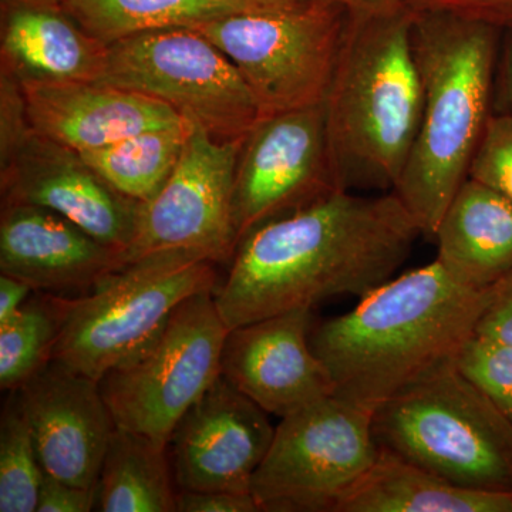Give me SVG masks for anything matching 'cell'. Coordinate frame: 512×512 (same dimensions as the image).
<instances>
[{
    "instance_id": "6da1fadb",
    "label": "cell",
    "mask_w": 512,
    "mask_h": 512,
    "mask_svg": "<svg viewBox=\"0 0 512 512\" xmlns=\"http://www.w3.org/2000/svg\"><path fill=\"white\" fill-rule=\"evenodd\" d=\"M423 235L393 191L338 190L239 241L214 301L229 330L392 279Z\"/></svg>"
},
{
    "instance_id": "7a4b0ae2",
    "label": "cell",
    "mask_w": 512,
    "mask_h": 512,
    "mask_svg": "<svg viewBox=\"0 0 512 512\" xmlns=\"http://www.w3.org/2000/svg\"><path fill=\"white\" fill-rule=\"evenodd\" d=\"M487 289L461 284L434 259L360 296L311 332L333 394L375 410L394 394L456 365L476 335Z\"/></svg>"
},
{
    "instance_id": "3957f363",
    "label": "cell",
    "mask_w": 512,
    "mask_h": 512,
    "mask_svg": "<svg viewBox=\"0 0 512 512\" xmlns=\"http://www.w3.org/2000/svg\"><path fill=\"white\" fill-rule=\"evenodd\" d=\"M413 12L350 16L323 101L339 187L390 192L419 131L423 86L413 49Z\"/></svg>"
},
{
    "instance_id": "277c9868",
    "label": "cell",
    "mask_w": 512,
    "mask_h": 512,
    "mask_svg": "<svg viewBox=\"0 0 512 512\" xmlns=\"http://www.w3.org/2000/svg\"><path fill=\"white\" fill-rule=\"evenodd\" d=\"M413 49L423 111L412 153L394 194L423 235L434 238L493 114L504 33L437 13H413Z\"/></svg>"
},
{
    "instance_id": "5b68a950",
    "label": "cell",
    "mask_w": 512,
    "mask_h": 512,
    "mask_svg": "<svg viewBox=\"0 0 512 512\" xmlns=\"http://www.w3.org/2000/svg\"><path fill=\"white\" fill-rule=\"evenodd\" d=\"M380 448L468 490L512 493V424L457 365L373 410Z\"/></svg>"
},
{
    "instance_id": "8992f818",
    "label": "cell",
    "mask_w": 512,
    "mask_h": 512,
    "mask_svg": "<svg viewBox=\"0 0 512 512\" xmlns=\"http://www.w3.org/2000/svg\"><path fill=\"white\" fill-rule=\"evenodd\" d=\"M218 284L212 262L158 252L128 262L86 295H52L59 319L52 360L100 382L140 352L185 299Z\"/></svg>"
},
{
    "instance_id": "52a82bcc",
    "label": "cell",
    "mask_w": 512,
    "mask_h": 512,
    "mask_svg": "<svg viewBox=\"0 0 512 512\" xmlns=\"http://www.w3.org/2000/svg\"><path fill=\"white\" fill-rule=\"evenodd\" d=\"M348 20L333 0H291L194 30L235 64L265 119L323 104Z\"/></svg>"
},
{
    "instance_id": "ba28073f",
    "label": "cell",
    "mask_w": 512,
    "mask_h": 512,
    "mask_svg": "<svg viewBox=\"0 0 512 512\" xmlns=\"http://www.w3.org/2000/svg\"><path fill=\"white\" fill-rule=\"evenodd\" d=\"M212 293L185 299L140 352L101 377L119 429L168 447L178 421L221 376L229 329Z\"/></svg>"
},
{
    "instance_id": "9c48e42d",
    "label": "cell",
    "mask_w": 512,
    "mask_h": 512,
    "mask_svg": "<svg viewBox=\"0 0 512 512\" xmlns=\"http://www.w3.org/2000/svg\"><path fill=\"white\" fill-rule=\"evenodd\" d=\"M101 82L163 101L218 140H239L261 120L235 64L194 29L138 33L107 45Z\"/></svg>"
},
{
    "instance_id": "30bf717a",
    "label": "cell",
    "mask_w": 512,
    "mask_h": 512,
    "mask_svg": "<svg viewBox=\"0 0 512 512\" xmlns=\"http://www.w3.org/2000/svg\"><path fill=\"white\" fill-rule=\"evenodd\" d=\"M379 453L372 410L329 394L282 419L251 493L259 511L336 512Z\"/></svg>"
},
{
    "instance_id": "8fae6325",
    "label": "cell",
    "mask_w": 512,
    "mask_h": 512,
    "mask_svg": "<svg viewBox=\"0 0 512 512\" xmlns=\"http://www.w3.org/2000/svg\"><path fill=\"white\" fill-rule=\"evenodd\" d=\"M244 138L218 140L194 127L161 190L141 202L128 262L158 252H185L231 264L239 244L234 221L235 171Z\"/></svg>"
},
{
    "instance_id": "7c38bea8",
    "label": "cell",
    "mask_w": 512,
    "mask_h": 512,
    "mask_svg": "<svg viewBox=\"0 0 512 512\" xmlns=\"http://www.w3.org/2000/svg\"><path fill=\"white\" fill-rule=\"evenodd\" d=\"M338 190L323 104L259 120L244 138L235 171L239 241Z\"/></svg>"
},
{
    "instance_id": "4fadbf2b",
    "label": "cell",
    "mask_w": 512,
    "mask_h": 512,
    "mask_svg": "<svg viewBox=\"0 0 512 512\" xmlns=\"http://www.w3.org/2000/svg\"><path fill=\"white\" fill-rule=\"evenodd\" d=\"M0 190L2 204L55 211L124 255L136 234L141 202L114 190L82 154L40 136L33 127L0 154Z\"/></svg>"
},
{
    "instance_id": "5bb4252c",
    "label": "cell",
    "mask_w": 512,
    "mask_h": 512,
    "mask_svg": "<svg viewBox=\"0 0 512 512\" xmlns=\"http://www.w3.org/2000/svg\"><path fill=\"white\" fill-rule=\"evenodd\" d=\"M274 436L268 413L221 375L178 421L168 443L177 491L252 494Z\"/></svg>"
},
{
    "instance_id": "9a60e30c",
    "label": "cell",
    "mask_w": 512,
    "mask_h": 512,
    "mask_svg": "<svg viewBox=\"0 0 512 512\" xmlns=\"http://www.w3.org/2000/svg\"><path fill=\"white\" fill-rule=\"evenodd\" d=\"M16 392L45 473L97 487L117 429L99 382L52 360Z\"/></svg>"
},
{
    "instance_id": "2e32d148",
    "label": "cell",
    "mask_w": 512,
    "mask_h": 512,
    "mask_svg": "<svg viewBox=\"0 0 512 512\" xmlns=\"http://www.w3.org/2000/svg\"><path fill=\"white\" fill-rule=\"evenodd\" d=\"M312 323V309H295L229 330L221 375L281 419L333 394L328 369L311 346Z\"/></svg>"
},
{
    "instance_id": "e0dca14e",
    "label": "cell",
    "mask_w": 512,
    "mask_h": 512,
    "mask_svg": "<svg viewBox=\"0 0 512 512\" xmlns=\"http://www.w3.org/2000/svg\"><path fill=\"white\" fill-rule=\"evenodd\" d=\"M127 265L126 255L47 208L2 204L0 272L49 295H86Z\"/></svg>"
},
{
    "instance_id": "ac0fdd59",
    "label": "cell",
    "mask_w": 512,
    "mask_h": 512,
    "mask_svg": "<svg viewBox=\"0 0 512 512\" xmlns=\"http://www.w3.org/2000/svg\"><path fill=\"white\" fill-rule=\"evenodd\" d=\"M20 86L33 130L80 154L185 120L163 101L101 80Z\"/></svg>"
},
{
    "instance_id": "d6986e66",
    "label": "cell",
    "mask_w": 512,
    "mask_h": 512,
    "mask_svg": "<svg viewBox=\"0 0 512 512\" xmlns=\"http://www.w3.org/2000/svg\"><path fill=\"white\" fill-rule=\"evenodd\" d=\"M0 55L19 83L93 82L103 77L107 45L62 6L3 0Z\"/></svg>"
},
{
    "instance_id": "ffe728a7",
    "label": "cell",
    "mask_w": 512,
    "mask_h": 512,
    "mask_svg": "<svg viewBox=\"0 0 512 512\" xmlns=\"http://www.w3.org/2000/svg\"><path fill=\"white\" fill-rule=\"evenodd\" d=\"M434 239L437 261L461 284L485 291L512 271V202L467 178Z\"/></svg>"
},
{
    "instance_id": "44dd1931",
    "label": "cell",
    "mask_w": 512,
    "mask_h": 512,
    "mask_svg": "<svg viewBox=\"0 0 512 512\" xmlns=\"http://www.w3.org/2000/svg\"><path fill=\"white\" fill-rule=\"evenodd\" d=\"M336 512H512V493L457 487L380 448Z\"/></svg>"
},
{
    "instance_id": "7402d4cb",
    "label": "cell",
    "mask_w": 512,
    "mask_h": 512,
    "mask_svg": "<svg viewBox=\"0 0 512 512\" xmlns=\"http://www.w3.org/2000/svg\"><path fill=\"white\" fill-rule=\"evenodd\" d=\"M288 2L291 0H63L60 6L89 35L110 45L138 33L200 28Z\"/></svg>"
},
{
    "instance_id": "603a6c76",
    "label": "cell",
    "mask_w": 512,
    "mask_h": 512,
    "mask_svg": "<svg viewBox=\"0 0 512 512\" xmlns=\"http://www.w3.org/2000/svg\"><path fill=\"white\" fill-rule=\"evenodd\" d=\"M175 501L168 447L117 427L97 481L96 511L174 512Z\"/></svg>"
},
{
    "instance_id": "cb8c5ba5",
    "label": "cell",
    "mask_w": 512,
    "mask_h": 512,
    "mask_svg": "<svg viewBox=\"0 0 512 512\" xmlns=\"http://www.w3.org/2000/svg\"><path fill=\"white\" fill-rule=\"evenodd\" d=\"M194 127L190 121L183 120L134 134L82 156L114 190L146 202L173 174Z\"/></svg>"
},
{
    "instance_id": "d4e9b609",
    "label": "cell",
    "mask_w": 512,
    "mask_h": 512,
    "mask_svg": "<svg viewBox=\"0 0 512 512\" xmlns=\"http://www.w3.org/2000/svg\"><path fill=\"white\" fill-rule=\"evenodd\" d=\"M57 333L52 295L33 293L12 319L0 325V387L16 392L49 365Z\"/></svg>"
},
{
    "instance_id": "484cf974",
    "label": "cell",
    "mask_w": 512,
    "mask_h": 512,
    "mask_svg": "<svg viewBox=\"0 0 512 512\" xmlns=\"http://www.w3.org/2000/svg\"><path fill=\"white\" fill-rule=\"evenodd\" d=\"M43 476L19 394L12 392L0 419V512H35Z\"/></svg>"
},
{
    "instance_id": "4316f807",
    "label": "cell",
    "mask_w": 512,
    "mask_h": 512,
    "mask_svg": "<svg viewBox=\"0 0 512 512\" xmlns=\"http://www.w3.org/2000/svg\"><path fill=\"white\" fill-rule=\"evenodd\" d=\"M456 365L512 424V345L474 335Z\"/></svg>"
},
{
    "instance_id": "83f0119b",
    "label": "cell",
    "mask_w": 512,
    "mask_h": 512,
    "mask_svg": "<svg viewBox=\"0 0 512 512\" xmlns=\"http://www.w3.org/2000/svg\"><path fill=\"white\" fill-rule=\"evenodd\" d=\"M468 178L512 202V114H491L471 160Z\"/></svg>"
},
{
    "instance_id": "f1b7e54d",
    "label": "cell",
    "mask_w": 512,
    "mask_h": 512,
    "mask_svg": "<svg viewBox=\"0 0 512 512\" xmlns=\"http://www.w3.org/2000/svg\"><path fill=\"white\" fill-rule=\"evenodd\" d=\"M413 13H437L512 33V0H404Z\"/></svg>"
},
{
    "instance_id": "f546056e",
    "label": "cell",
    "mask_w": 512,
    "mask_h": 512,
    "mask_svg": "<svg viewBox=\"0 0 512 512\" xmlns=\"http://www.w3.org/2000/svg\"><path fill=\"white\" fill-rule=\"evenodd\" d=\"M476 335L512 345V271L487 289Z\"/></svg>"
},
{
    "instance_id": "4dcf8cb0",
    "label": "cell",
    "mask_w": 512,
    "mask_h": 512,
    "mask_svg": "<svg viewBox=\"0 0 512 512\" xmlns=\"http://www.w3.org/2000/svg\"><path fill=\"white\" fill-rule=\"evenodd\" d=\"M96 504L97 487H77L45 473L36 512H90L96 511Z\"/></svg>"
},
{
    "instance_id": "1f68e13d",
    "label": "cell",
    "mask_w": 512,
    "mask_h": 512,
    "mask_svg": "<svg viewBox=\"0 0 512 512\" xmlns=\"http://www.w3.org/2000/svg\"><path fill=\"white\" fill-rule=\"evenodd\" d=\"M177 512H256L254 495L229 491H177Z\"/></svg>"
},
{
    "instance_id": "d6a6232c",
    "label": "cell",
    "mask_w": 512,
    "mask_h": 512,
    "mask_svg": "<svg viewBox=\"0 0 512 512\" xmlns=\"http://www.w3.org/2000/svg\"><path fill=\"white\" fill-rule=\"evenodd\" d=\"M493 113L512 114V33H504L495 72Z\"/></svg>"
},
{
    "instance_id": "836d02e7",
    "label": "cell",
    "mask_w": 512,
    "mask_h": 512,
    "mask_svg": "<svg viewBox=\"0 0 512 512\" xmlns=\"http://www.w3.org/2000/svg\"><path fill=\"white\" fill-rule=\"evenodd\" d=\"M32 286L9 275H0V325L8 322L23 308L30 296Z\"/></svg>"
},
{
    "instance_id": "e575fe53",
    "label": "cell",
    "mask_w": 512,
    "mask_h": 512,
    "mask_svg": "<svg viewBox=\"0 0 512 512\" xmlns=\"http://www.w3.org/2000/svg\"><path fill=\"white\" fill-rule=\"evenodd\" d=\"M343 6L350 16L380 15L403 8L404 0H333Z\"/></svg>"
},
{
    "instance_id": "d590c367",
    "label": "cell",
    "mask_w": 512,
    "mask_h": 512,
    "mask_svg": "<svg viewBox=\"0 0 512 512\" xmlns=\"http://www.w3.org/2000/svg\"><path fill=\"white\" fill-rule=\"evenodd\" d=\"M32 2L47 3V5H62L63 0H32Z\"/></svg>"
}]
</instances>
